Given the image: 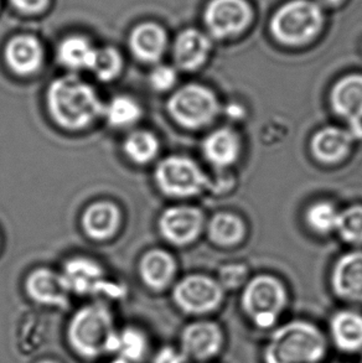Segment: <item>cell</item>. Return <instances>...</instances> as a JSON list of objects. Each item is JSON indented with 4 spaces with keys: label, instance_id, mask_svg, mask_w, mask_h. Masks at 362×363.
<instances>
[{
    "label": "cell",
    "instance_id": "1",
    "mask_svg": "<svg viewBox=\"0 0 362 363\" xmlns=\"http://www.w3.org/2000/svg\"><path fill=\"white\" fill-rule=\"evenodd\" d=\"M48 108L60 127L81 130L91 125L104 112L92 86L76 76L55 79L48 89Z\"/></svg>",
    "mask_w": 362,
    "mask_h": 363
},
{
    "label": "cell",
    "instance_id": "2",
    "mask_svg": "<svg viewBox=\"0 0 362 363\" xmlns=\"http://www.w3.org/2000/svg\"><path fill=\"white\" fill-rule=\"evenodd\" d=\"M328 340L317 325L293 320L273 330L263 350L265 363H322Z\"/></svg>",
    "mask_w": 362,
    "mask_h": 363
},
{
    "label": "cell",
    "instance_id": "3",
    "mask_svg": "<svg viewBox=\"0 0 362 363\" xmlns=\"http://www.w3.org/2000/svg\"><path fill=\"white\" fill-rule=\"evenodd\" d=\"M66 337L75 354L86 359L116 354L118 333L107 306L89 304L75 313L66 330Z\"/></svg>",
    "mask_w": 362,
    "mask_h": 363
},
{
    "label": "cell",
    "instance_id": "4",
    "mask_svg": "<svg viewBox=\"0 0 362 363\" xmlns=\"http://www.w3.org/2000/svg\"><path fill=\"white\" fill-rule=\"evenodd\" d=\"M287 305V291L279 280L260 275L247 284L241 306L257 329L270 330L277 324Z\"/></svg>",
    "mask_w": 362,
    "mask_h": 363
},
{
    "label": "cell",
    "instance_id": "5",
    "mask_svg": "<svg viewBox=\"0 0 362 363\" xmlns=\"http://www.w3.org/2000/svg\"><path fill=\"white\" fill-rule=\"evenodd\" d=\"M323 25V13L309 0H293L284 5L272 20V33L284 44L308 43L318 34Z\"/></svg>",
    "mask_w": 362,
    "mask_h": 363
},
{
    "label": "cell",
    "instance_id": "6",
    "mask_svg": "<svg viewBox=\"0 0 362 363\" xmlns=\"http://www.w3.org/2000/svg\"><path fill=\"white\" fill-rule=\"evenodd\" d=\"M169 112L182 127L200 128L214 119L217 113V101L214 94L199 84H189L172 94Z\"/></svg>",
    "mask_w": 362,
    "mask_h": 363
},
{
    "label": "cell",
    "instance_id": "7",
    "mask_svg": "<svg viewBox=\"0 0 362 363\" xmlns=\"http://www.w3.org/2000/svg\"><path fill=\"white\" fill-rule=\"evenodd\" d=\"M177 308L187 315L210 314L220 308L224 289L217 281L204 275H190L180 280L172 290Z\"/></svg>",
    "mask_w": 362,
    "mask_h": 363
},
{
    "label": "cell",
    "instance_id": "8",
    "mask_svg": "<svg viewBox=\"0 0 362 363\" xmlns=\"http://www.w3.org/2000/svg\"><path fill=\"white\" fill-rule=\"evenodd\" d=\"M155 179L160 190L174 197L194 196L207 184L200 167L184 157H169L159 162Z\"/></svg>",
    "mask_w": 362,
    "mask_h": 363
},
{
    "label": "cell",
    "instance_id": "9",
    "mask_svg": "<svg viewBox=\"0 0 362 363\" xmlns=\"http://www.w3.org/2000/svg\"><path fill=\"white\" fill-rule=\"evenodd\" d=\"M224 346V330L210 320H197L181 330L179 350L189 362H209L222 352Z\"/></svg>",
    "mask_w": 362,
    "mask_h": 363
},
{
    "label": "cell",
    "instance_id": "10",
    "mask_svg": "<svg viewBox=\"0 0 362 363\" xmlns=\"http://www.w3.org/2000/svg\"><path fill=\"white\" fill-rule=\"evenodd\" d=\"M62 278L70 293L79 295L103 294L117 298L123 289L116 284L108 283L102 268L89 258H74L65 264Z\"/></svg>",
    "mask_w": 362,
    "mask_h": 363
},
{
    "label": "cell",
    "instance_id": "11",
    "mask_svg": "<svg viewBox=\"0 0 362 363\" xmlns=\"http://www.w3.org/2000/svg\"><path fill=\"white\" fill-rule=\"evenodd\" d=\"M251 16L245 0H212L205 11V24L215 38L224 39L245 29Z\"/></svg>",
    "mask_w": 362,
    "mask_h": 363
},
{
    "label": "cell",
    "instance_id": "12",
    "mask_svg": "<svg viewBox=\"0 0 362 363\" xmlns=\"http://www.w3.org/2000/svg\"><path fill=\"white\" fill-rule=\"evenodd\" d=\"M25 291L30 299L45 306L67 309L70 305V290L61 273L39 268L31 272L25 280Z\"/></svg>",
    "mask_w": 362,
    "mask_h": 363
},
{
    "label": "cell",
    "instance_id": "13",
    "mask_svg": "<svg viewBox=\"0 0 362 363\" xmlns=\"http://www.w3.org/2000/svg\"><path fill=\"white\" fill-rule=\"evenodd\" d=\"M336 113L349 121L351 135L362 137V76L353 74L341 79L331 94Z\"/></svg>",
    "mask_w": 362,
    "mask_h": 363
},
{
    "label": "cell",
    "instance_id": "14",
    "mask_svg": "<svg viewBox=\"0 0 362 363\" xmlns=\"http://www.w3.org/2000/svg\"><path fill=\"white\" fill-rule=\"evenodd\" d=\"M202 215L192 207H172L163 213L159 227L163 236L174 245H186L200 233Z\"/></svg>",
    "mask_w": 362,
    "mask_h": 363
},
{
    "label": "cell",
    "instance_id": "15",
    "mask_svg": "<svg viewBox=\"0 0 362 363\" xmlns=\"http://www.w3.org/2000/svg\"><path fill=\"white\" fill-rule=\"evenodd\" d=\"M5 61L9 69L20 76L35 74L44 61V50L30 35H20L10 40L5 48Z\"/></svg>",
    "mask_w": 362,
    "mask_h": 363
},
{
    "label": "cell",
    "instance_id": "16",
    "mask_svg": "<svg viewBox=\"0 0 362 363\" xmlns=\"http://www.w3.org/2000/svg\"><path fill=\"white\" fill-rule=\"evenodd\" d=\"M334 293L339 298L362 304V252L344 255L333 272Z\"/></svg>",
    "mask_w": 362,
    "mask_h": 363
},
{
    "label": "cell",
    "instance_id": "17",
    "mask_svg": "<svg viewBox=\"0 0 362 363\" xmlns=\"http://www.w3.org/2000/svg\"><path fill=\"white\" fill-rule=\"evenodd\" d=\"M329 334L339 351L345 354L362 351V314L353 310L334 314L329 323Z\"/></svg>",
    "mask_w": 362,
    "mask_h": 363
},
{
    "label": "cell",
    "instance_id": "18",
    "mask_svg": "<svg viewBox=\"0 0 362 363\" xmlns=\"http://www.w3.org/2000/svg\"><path fill=\"white\" fill-rule=\"evenodd\" d=\"M119 223L121 212L112 202H96L84 211L82 217L84 233L96 241L111 238L117 232Z\"/></svg>",
    "mask_w": 362,
    "mask_h": 363
},
{
    "label": "cell",
    "instance_id": "19",
    "mask_svg": "<svg viewBox=\"0 0 362 363\" xmlns=\"http://www.w3.org/2000/svg\"><path fill=\"white\" fill-rule=\"evenodd\" d=\"M129 46L138 60L144 62H157L167 48V35L159 25L144 23L133 30Z\"/></svg>",
    "mask_w": 362,
    "mask_h": 363
},
{
    "label": "cell",
    "instance_id": "20",
    "mask_svg": "<svg viewBox=\"0 0 362 363\" xmlns=\"http://www.w3.org/2000/svg\"><path fill=\"white\" fill-rule=\"evenodd\" d=\"M177 265L172 255L160 250L148 252L141 260V277L143 283L152 290L165 289L172 283Z\"/></svg>",
    "mask_w": 362,
    "mask_h": 363
},
{
    "label": "cell",
    "instance_id": "21",
    "mask_svg": "<svg viewBox=\"0 0 362 363\" xmlns=\"http://www.w3.org/2000/svg\"><path fill=\"white\" fill-rule=\"evenodd\" d=\"M209 50L210 41L205 35L195 29H187L177 36L174 56L181 69L192 71L205 62Z\"/></svg>",
    "mask_w": 362,
    "mask_h": 363
},
{
    "label": "cell",
    "instance_id": "22",
    "mask_svg": "<svg viewBox=\"0 0 362 363\" xmlns=\"http://www.w3.org/2000/svg\"><path fill=\"white\" fill-rule=\"evenodd\" d=\"M353 138L351 133L339 128H325L314 137L312 143L314 155L322 162H338L346 155Z\"/></svg>",
    "mask_w": 362,
    "mask_h": 363
},
{
    "label": "cell",
    "instance_id": "23",
    "mask_svg": "<svg viewBox=\"0 0 362 363\" xmlns=\"http://www.w3.org/2000/svg\"><path fill=\"white\" fill-rule=\"evenodd\" d=\"M97 49L82 36H70L60 44L57 57L65 67L74 71L91 69Z\"/></svg>",
    "mask_w": 362,
    "mask_h": 363
},
{
    "label": "cell",
    "instance_id": "24",
    "mask_svg": "<svg viewBox=\"0 0 362 363\" xmlns=\"http://www.w3.org/2000/svg\"><path fill=\"white\" fill-rule=\"evenodd\" d=\"M204 152L209 162L217 167H227L238 154V140L230 129H220L210 134L204 143Z\"/></svg>",
    "mask_w": 362,
    "mask_h": 363
},
{
    "label": "cell",
    "instance_id": "25",
    "mask_svg": "<svg viewBox=\"0 0 362 363\" xmlns=\"http://www.w3.org/2000/svg\"><path fill=\"white\" fill-rule=\"evenodd\" d=\"M124 152L132 162L147 164L158 154L159 144L154 134L147 130H137L128 135L124 142Z\"/></svg>",
    "mask_w": 362,
    "mask_h": 363
},
{
    "label": "cell",
    "instance_id": "26",
    "mask_svg": "<svg viewBox=\"0 0 362 363\" xmlns=\"http://www.w3.org/2000/svg\"><path fill=\"white\" fill-rule=\"evenodd\" d=\"M107 121L112 127L128 128L136 124L142 116V108L134 99L118 96L104 108Z\"/></svg>",
    "mask_w": 362,
    "mask_h": 363
},
{
    "label": "cell",
    "instance_id": "27",
    "mask_svg": "<svg viewBox=\"0 0 362 363\" xmlns=\"http://www.w3.org/2000/svg\"><path fill=\"white\" fill-rule=\"evenodd\" d=\"M209 232L212 241L219 245H230L243 237L245 226L240 218L229 213H220L212 218Z\"/></svg>",
    "mask_w": 362,
    "mask_h": 363
},
{
    "label": "cell",
    "instance_id": "28",
    "mask_svg": "<svg viewBox=\"0 0 362 363\" xmlns=\"http://www.w3.org/2000/svg\"><path fill=\"white\" fill-rule=\"evenodd\" d=\"M148 351V340L143 331L136 328H126L118 333L119 357L129 363L141 362Z\"/></svg>",
    "mask_w": 362,
    "mask_h": 363
},
{
    "label": "cell",
    "instance_id": "29",
    "mask_svg": "<svg viewBox=\"0 0 362 363\" xmlns=\"http://www.w3.org/2000/svg\"><path fill=\"white\" fill-rule=\"evenodd\" d=\"M122 57L117 50L104 48L97 50L91 69L101 81L109 82L117 77L122 71Z\"/></svg>",
    "mask_w": 362,
    "mask_h": 363
},
{
    "label": "cell",
    "instance_id": "30",
    "mask_svg": "<svg viewBox=\"0 0 362 363\" xmlns=\"http://www.w3.org/2000/svg\"><path fill=\"white\" fill-rule=\"evenodd\" d=\"M336 228L345 241L362 243V207H350L340 213Z\"/></svg>",
    "mask_w": 362,
    "mask_h": 363
},
{
    "label": "cell",
    "instance_id": "31",
    "mask_svg": "<svg viewBox=\"0 0 362 363\" xmlns=\"http://www.w3.org/2000/svg\"><path fill=\"white\" fill-rule=\"evenodd\" d=\"M307 218L315 231L327 233L338 226L339 213L331 205L319 202L309 210Z\"/></svg>",
    "mask_w": 362,
    "mask_h": 363
},
{
    "label": "cell",
    "instance_id": "32",
    "mask_svg": "<svg viewBox=\"0 0 362 363\" xmlns=\"http://www.w3.org/2000/svg\"><path fill=\"white\" fill-rule=\"evenodd\" d=\"M149 79H150L153 89L163 92V91L172 89L174 84L177 82V72L170 66L163 65V66H158L153 69Z\"/></svg>",
    "mask_w": 362,
    "mask_h": 363
},
{
    "label": "cell",
    "instance_id": "33",
    "mask_svg": "<svg viewBox=\"0 0 362 363\" xmlns=\"http://www.w3.org/2000/svg\"><path fill=\"white\" fill-rule=\"evenodd\" d=\"M153 363H190L179 349L165 346L158 351Z\"/></svg>",
    "mask_w": 362,
    "mask_h": 363
},
{
    "label": "cell",
    "instance_id": "34",
    "mask_svg": "<svg viewBox=\"0 0 362 363\" xmlns=\"http://www.w3.org/2000/svg\"><path fill=\"white\" fill-rule=\"evenodd\" d=\"M16 9L24 13H38L48 5V0H10Z\"/></svg>",
    "mask_w": 362,
    "mask_h": 363
},
{
    "label": "cell",
    "instance_id": "35",
    "mask_svg": "<svg viewBox=\"0 0 362 363\" xmlns=\"http://www.w3.org/2000/svg\"><path fill=\"white\" fill-rule=\"evenodd\" d=\"M245 274V268L242 267H229L222 272V279L226 285L229 286H235L240 284L241 280Z\"/></svg>",
    "mask_w": 362,
    "mask_h": 363
},
{
    "label": "cell",
    "instance_id": "36",
    "mask_svg": "<svg viewBox=\"0 0 362 363\" xmlns=\"http://www.w3.org/2000/svg\"><path fill=\"white\" fill-rule=\"evenodd\" d=\"M229 113L232 114L234 117H237L238 114H242V109H241L240 107H237V106H234V107H231V108L229 109Z\"/></svg>",
    "mask_w": 362,
    "mask_h": 363
},
{
    "label": "cell",
    "instance_id": "37",
    "mask_svg": "<svg viewBox=\"0 0 362 363\" xmlns=\"http://www.w3.org/2000/svg\"><path fill=\"white\" fill-rule=\"evenodd\" d=\"M319 1H322L325 5H336L341 3L343 0H319Z\"/></svg>",
    "mask_w": 362,
    "mask_h": 363
},
{
    "label": "cell",
    "instance_id": "38",
    "mask_svg": "<svg viewBox=\"0 0 362 363\" xmlns=\"http://www.w3.org/2000/svg\"><path fill=\"white\" fill-rule=\"evenodd\" d=\"M36 363H61L59 362V361H56V359H40V361H38Z\"/></svg>",
    "mask_w": 362,
    "mask_h": 363
},
{
    "label": "cell",
    "instance_id": "39",
    "mask_svg": "<svg viewBox=\"0 0 362 363\" xmlns=\"http://www.w3.org/2000/svg\"><path fill=\"white\" fill-rule=\"evenodd\" d=\"M112 363H129L128 361H126V359H121V357H118L116 361H113Z\"/></svg>",
    "mask_w": 362,
    "mask_h": 363
},
{
    "label": "cell",
    "instance_id": "40",
    "mask_svg": "<svg viewBox=\"0 0 362 363\" xmlns=\"http://www.w3.org/2000/svg\"><path fill=\"white\" fill-rule=\"evenodd\" d=\"M360 363H362V359H361V361H360Z\"/></svg>",
    "mask_w": 362,
    "mask_h": 363
}]
</instances>
